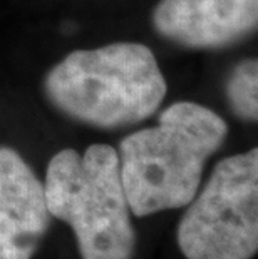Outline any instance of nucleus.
<instances>
[{
  "label": "nucleus",
  "instance_id": "f257e3e1",
  "mask_svg": "<svg viewBox=\"0 0 258 259\" xmlns=\"http://www.w3.org/2000/svg\"><path fill=\"white\" fill-rule=\"evenodd\" d=\"M227 137L225 120L193 102L168 107L155 127L128 136L119 146V170L134 216L188 206L203 167Z\"/></svg>",
  "mask_w": 258,
  "mask_h": 259
},
{
  "label": "nucleus",
  "instance_id": "f03ea898",
  "mask_svg": "<svg viewBox=\"0 0 258 259\" xmlns=\"http://www.w3.org/2000/svg\"><path fill=\"white\" fill-rule=\"evenodd\" d=\"M46 85L57 107L97 127L139 122L166 96L153 52L133 42L72 52L51 70Z\"/></svg>",
  "mask_w": 258,
  "mask_h": 259
},
{
  "label": "nucleus",
  "instance_id": "7ed1b4c3",
  "mask_svg": "<svg viewBox=\"0 0 258 259\" xmlns=\"http://www.w3.org/2000/svg\"><path fill=\"white\" fill-rule=\"evenodd\" d=\"M44 191L49 214L72 228L82 259H133L131 209L111 146L57 152L47 166Z\"/></svg>",
  "mask_w": 258,
  "mask_h": 259
},
{
  "label": "nucleus",
  "instance_id": "20e7f679",
  "mask_svg": "<svg viewBox=\"0 0 258 259\" xmlns=\"http://www.w3.org/2000/svg\"><path fill=\"white\" fill-rule=\"evenodd\" d=\"M186 259H251L258 249V151L216 164L178 226Z\"/></svg>",
  "mask_w": 258,
  "mask_h": 259
},
{
  "label": "nucleus",
  "instance_id": "39448f33",
  "mask_svg": "<svg viewBox=\"0 0 258 259\" xmlns=\"http://www.w3.org/2000/svg\"><path fill=\"white\" fill-rule=\"evenodd\" d=\"M49 218L44 184L19 152L0 147V259H30Z\"/></svg>",
  "mask_w": 258,
  "mask_h": 259
},
{
  "label": "nucleus",
  "instance_id": "423d86ee",
  "mask_svg": "<svg viewBox=\"0 0 258 259\" xmlns=\"http://www.w3.org/2000/svg\"><path fill=\"white\" fill-rule=\"evenodd\" d=\"M258 0H163L155 25L190 47H218L256 27Z\"/></svg>",
  "mask_w": 258,
  "mask_h": 259
},
{
  "label": "nucleus",
  "instance_id": "0eeeda50",
  "mask_svg": "<svg viewBox=\"0 0 258 259\" xmlns=\"http://www.w3.org/2000/svg\"><path fill=\"white\" fill-rule=\"evenodd\" d=\"M258 67L256 60L250 59L241 62L233 70L228 80V99L233 111L240 117L255 120L258 114Z\"/></svg>",
  "mask_w": 258,
  "mask_h": 259
}]
</instances>
